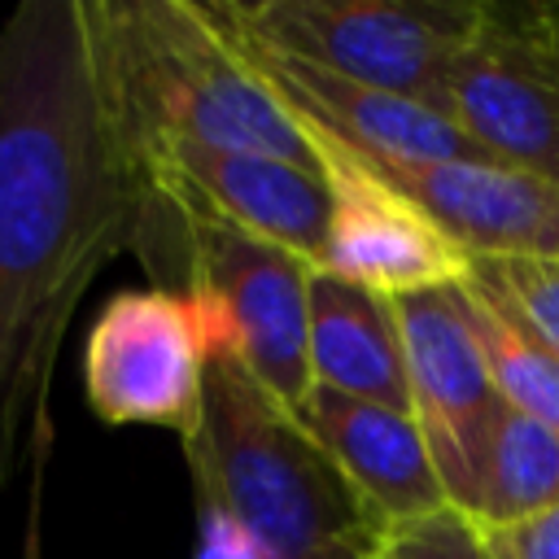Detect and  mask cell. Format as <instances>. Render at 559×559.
Wrapping results in <instances>:
<instances>
[{
    "label": "cell",
    "mask_w": 559,
    "mask_h": 559,
    "mask_svg": "<svg viewBox=\"0 0 559 559\" xmlns=\"http://www.w3.org/2000/svg\"><path fill=\"white\" fill-rule=\"evenodd\" d=\"M148 175L100 74L87 0L0 22V489L44 445L48 384L100 266L131 245Z\"/></svg>",
    "instance_id": "1"
},
{
    "label": "cell",
    "mask_w": 559,
    "mask_h": 559,
    "mask_svg": "<svg viewBox=\"0 0 559 559\" xmlns=\"http://www.w3.org/2000/svg\"><path fill=\"white\" fill-rule=\"evenodd\" d=\"M105 87L135 153L210 144L319 170L310 127L262 79L214 0H87Z\"/></svg>",
    "instance_id": "2"
},
{
    "label": "cell",
    "mask_w": 559,
    "mask_h": 559,
    "mask_svg": "<svg viewBox=\"0 0 559 559\" xmlns=\"http://www.w3.org/2000/svg\"><path fill=\"white\" fill-rule=\"evenodd\" d=\"M179 441L197 502L227 511L275 559H319L376 533L306 419L223 358H210L197 424Z\"/></svg>",
    "instance_id": "3"
},
{
    "label": "cell",
    "mask_w": 559,
    "mask_h": 559,
    "mask_svg": "<svg viewBox=\"0 0 559 559\" xmlns=\"http://www.w3.org/2000/svg\"><path fill=\"white\" fill-rule=\"evenodd\" d=\"M153 288L183 293L197 306L210 358L240 367L275 402L301 415L310 376V275L301 253L201 218L148 183L135 236Z\"/></svg>",
    "instance_id": "4"
},
{
    "label": "cell",
    "mask_w": 559,
    "mask_h": 559,
    "mask_svg": "<svg viewBox=\"0 0 559 559\" xmlns=\"http://www.w3.org/2000/svg\"><path fill=\"white\" fill-rule=\"evenodd\" d=\"M480 0H214L258 52L445 114V79Z\"/></svg>",
    "instance_id": "5"
},
{
    "label": "cell",
    "mask_w": 559,
    "mask_h": 559,
    "mask_svg": "<svg viewBox=\"0 0 559 559\" xmlns=\"http://www.w3.org/2000/svg\"><path fill=\"white\" fill-rule=\"evenodd\" d=\"M445 118L485 157L559 183V52L550 4H476V26L445 79Z\"/></svg>",
    "instance_id": "6"
},
{
    "label": "cell",
    "mask_w": 559,
    "mask_h": 559,
    "mask_svg": "<svg viewBox=\"0 0 559 559\" xmlns=\"http://www.w3.org/2000/svg\"><path fill=\"white\" fill-rule=\"evenodd\" d=\"M205 332L197 306L166 288L114 293L83 341V397L109 428L192 432L205 389Z\"/></svg>",
    "instance_id": "7"
},
{
    "label": "cell",
    "mask_w": 559,
    "mask_h": 559,
    "mask_svg": "<svg viewBox=\"0 0 559 559\" xmlns=\"http://www.w3.org/2000/svg\"><path fill=\"white\" fill-rule=\"evenodd\" d=\"M393 314L411 384V419L428 441L445 502L472 515L485 445L507 402L489 380L463 288L445 284L393 297Z\"/></svg>",
    "instance_id": "8"
},
{
    "label": "cell",
    "mask_w": 559,
    "mask_h": 559,
    "mask_svg": "<svg viewBox=\"0 0 559 559\" xmlns=\"http://www.w3.org/2000/svg\"><path fill=\"white\" fill-rule=\"evenodd\" d=\"M310 135L332 197L328 245L319 262L323 271L380 297L445 288L467 275L472 258L445 231H437L397 188H389L358 153H349L332 135L314 127Z\"/></svg>",
    "instance_id": "9"
},
{
    "label": "cell",
    "mask_w": 559,
    "mask_h": 559,
    "mask_svg": "<svg viewBox=\"0 0 559 559\" xmlns=\"http://www.w3.org/2000/svg\"><path fill=\"white\" fill-rule=\"evenodd\" d=\"M140 166L148 183L183 210L284 245L314 266L323 262L332 214L323 166L210 144H148L140 148Z\"/></svg>",
    "instance_id": "10"
},
{
    "label": "cell",
    "mask_w": 559,
    "mask_h": 559,
    "mask_svg": "<svg viewBox=\"0 0 559 559\" xmlns=\"http://www.w3.org/2000/svg\"><path fill=\"white\" fill-rule=\"evenodd\" d=\"M362 162L467 258H559V183L493 157Z\"/></svg>",
    "instance_id": "11"
},
{
    "label": "cell",
    "mask_w": 559,
    "mask_h": 559,
    "mask_svg": "<svg viewBox=\"0 0 559 559\" xmlns=\"http://www.w3.org/2000/svg\"><path fill=\"white\" fill-rule=\"evenodd\" d=\"M249 48V44H245ZM262 79L275 87V96L314 131L332 135L336 144L371 157V162H463V157H485L445 114L380 92L362 87L349 79H336L314 66H297L271 52L249 48Z\"/></svg>",
    "instance_id": "12"
},
{
    "label": "cell",
    "mask_w": 559,
    "mask_h": 559,
    "mask_svg": "<svg viewBox=\"0 0 559 559\" xmlns=\"http://www.w3.org/2000/svg\"><path fill=\"white\" fill-rule=\"evenodd\" d=\"M301 419L376 528L450 507L428 441L411 415L332 389H314L301 406Z\"/></svg>",
    "instance_id": "13"
},
{
    "label": "cell",
    "mask_w": 559,
    "mask_h": 559,
    "mask_svg": "<svg viewBox=\"0 0 559 559\" xmlns=\"http://www.w3.org/2000/svg\"><path fill=\"white\" fill-rule=\"evenodd\" d=\"M310 376L314 389L411 415L393 297H380L319 266L310 275Z\"/></svg>",
    "instance_id": "14"
},
{
    "label": "cell",
    "mask_w": 559,
    "mask_h": 559,
    "mask_svg": "<svg viewBox=\"0 0 559 559\" xmlns=\"http://www.w3.org/2000/svg\"><path fill=\"white\" fill-rule=\"evenodd\" d=\"M559 507V432L502 406L472 502L480 528H511Z\"/></svg>",
    "instance_id": "15"
},
{
    "label": "cell",
    "mask_w": 559,
    "mask_h": 559,
    "mask_svg": "<svg viewBox=\"0 0 559 559\" xmlns=\"http://www.w3.org/2000/svg\"><path fill=\"white\" fill-rule=\"evenodd\" d=\"M459 288H463L467 323L476 332V345L485 354V367H489V380H493L498 397L511 411H520V415L559 432V358L480 280L463 275Z\"/></svg>",
    "instance_id": "16"
},
{
    "label": "cell",
    "mask_w": 559,
    "mask_h": 559,
    "mask_svg": "<svg viewBox=\"0 0 559 559\" xmlns=\"http://www.w3.org/2000/svg\"><path fill=\"white\" fill-rule=\"evenodd\" d=\"M467 275L502 297L559 358V258H472Z\"/></svg>",
    "instance_id": "17"
},
{
    "label": "cell",
    "mask_w": 559,
    "mask_h": 559,
    "mask_svg": "<svg viewBox=\"0 0 559 559\" xmlns=\"http://www.w3.org/2000/svg\"><path fill=\"white\" fill-rule=\"evenodd\" d=\"M362 555L367 559H498L489 546V533L459 507L380 524L367 537Z\"/></svg>",
    "instance_id": "18"
},
{
    "label": "cell",
    "mask_w": 559,
    "mask_h": 559,
    "mask_svg": "<svg viewBox=\"0 0 559 559\" xmlns=\"http://www.w3.org/2000/svg\"><path fill=\"white\" fill-rule=\"evenodd\" d=\"M192 559H275L249 528H240L227 511L197 502V555Z\"/></svg>",
    "instance_id": "19"
},
{
    "label": "cell",
    "mask_w": 559,
    "mask_h": 559,
    "mask_svg": "<svg viewBox=\"0 0 559 559\" xmlns=\"http://www.w3.org/2000/svg\"><path fill=\"white\" fill-rule=\"evenodd\" d=\"M498 559H559V507L511 528H485Z\"/></svg>",
    "instance_id": "20"
},
{
    "label": "cell",
    "mask_w": 559,
    "mask_h": 559,
    "mask_svg": "<svg viewBox=\"0 0 559 559\" xmlns=\"http://www.w3.org/2000/svg\"><path fill=\"white\" fill-rule=\"evenodd\" d=\"M319 559H367V555H362V546H332V550L319 555Z\"/></svg>",
    "instance_id": "21"
},
{
    "label": "cell",
    "mask_w": 559,
    "mask_h": 559,
    "mask_svg": "<svg viewBox=\"0 0 559 559\" xmlns=\"http://www.w3.org/2000/svg\"><path fill=\"white\" fill-rule=\"evenodd\" d=\"M550 22H555V52H559V4H550Z\"/></svg>",
    "instance_id": "22"
}]
</instances>
